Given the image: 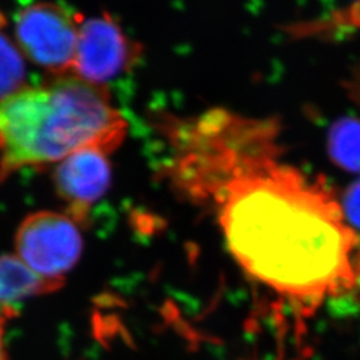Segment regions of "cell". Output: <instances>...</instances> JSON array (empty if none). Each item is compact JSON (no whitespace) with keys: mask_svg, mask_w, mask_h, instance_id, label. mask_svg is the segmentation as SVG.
<instances>
[{"mask_svg":"<svg viewBox=\"0 0 360 360\" xmlns=\"http://www.w3.org/2000/svg\"><path fill=\"white\" fill-rule=\"evenodd\" d=\"M6 18L0 13V102L25 90L27 71L20 49L3 31Z\"/></svg>","mask_w":360,"mask_h":360,"instance_id":"obj_9","label":"cell"},{"mask_svg":"<svg viewBox=\"0 0 360 360\" xmlns=\"http://www.w3.org/2000/svg\"><path fill=\"white\" fill-rule=\"evenodd\" d=\"M342 207L348 224L360 231V180L348 188Z\"/></svg>","mask_w":360,"mask_h":360,"instance_id":"obj_10","label":"cell"},{"mask_svg":"<svg viewBox=\"0 0 360 360\" xmlns=\"http://www.w3.org/2000/svg\"><path fill=\"white\" fill-rule=\"evenodd\" d=\"M142 47L119 26L110 13L82 19L72 75L96 86L131 70Z\"/></svg>","mask_w":360,"mask_h":360,"instance_id":"obj_5","label":"cell"},{"mask_svg":"<svg viewBox=\"0 0 360 360\" xmlns=\"http://www.w3.org/2000/svg\"><path fill=\"white\" fill-rule=\"evenodd\" d=\"M82 19L80 13L52 1L27 6L15 20L20 51L53 77L71 74Z\"/></svg>","mask_w":360,"mask_h":360,"instance_id":"obj_4","label":"cell"},{"mask_svg":"<svg viewBox=\"0 0 360 360\" xmlns=\"http://www.w3.org/2000/svg\"><path fill=\"white\" fill-rule=\"evenodd\" d=\"M3 150V139H1V135H0V153Z\"/></svg>","mask_w":360,"mask_h":360,"instance_id":"obj_12","label":"cell"},{"mask_svg":"<svg viewBox=\"0 0 360 360\" xmlns=\"http://www.w3.org/2000/svg\"><path fill=\"white\" fill-rule=\"evenodd\" d=\"M59 288L28 270L16 255L0 257V318L8 321L27 299Z\"/></svg>","mask_w":360,"mask_h":360,"instance_id":"obj_7","label":"cell"},{"mask_svg":"<svg viewBox=\"0 0 360 360\" xmlns=\"http://www.w3.org/2000/svg\"><path fill=\"white\" fill-rule=\"evenodd\" d=\"M6 319L0 318V360H7V352H6V345H4V324Z\"/></svg>","mask_w":360,"mask_h":360,"instance_id":"obj_11","label":"cell"},{"mask_svg":"<svg viewBox=\"0 0 360 360\" xmlns=\"http://www.w3.org/2000/svg\"><path fill=\"white\" fill-rule=\"evenodd\" d=\"M79 226L67 212H35L22 221L16 232V257L35 275L60 287L83 250Z\"/></svg>","mask_w":360,"mask_h":360,"instance_id":"obj_3","label":"cell"},{"mask_svg":"<svg viewBox=\"0 0 360 360\" xmlns=\"http://www.w3.org/2000/svg\"><path fill=\"white\" fill-rule=\"evenodd\" d=\"M327 151L336 166L360 172V119L338 120L328 132Z\"/></svg>","mask_w":360,"mask_h":360,"instance_id":"obj_8","label":"cell"},{"mask_svg":"<svg viewBox=\"0 0 360 360\" xmlns=\"http://www.w3.org/2000/svg\"><path fill=\"white\" fill-rule=\"evenodd\" d=\"M126 131L105 86L72 74L53 77L0 102V181L22 168L60 163L86 148L110 154Z\"/></svg>","mask_w":360,"mask_h":360,"instance_id":"obj_2","label":"cell"},{"mask_svg":"<svg viewBox=\"0 0 360 360\" xmlns=\"http://www.w3.org/2000/svg\"><path fill=\"white\" fill-rule=\"evenodd\" d=\"M278 136L274 120L210 111L178 126L168 176L215 208L252 281L314 309L359 283V235L327 186L282 162Z\"/></svg>","mask_w":360,"mask_h":360,"instance_id":"obj_1","label":"cell"},{"mask_svg":"<svg viewBox=\"0 0 360 360\" xmlns=\"http://www.w3.org/2000/svg\"><path fill=\"white\" fill-rule=\"evenodd\" d=\"M53 183L59 198L67 205V214L77 223L83 221L91 207L110 188L108 154L98 148H86L67 156L55 168Z\"/></svg>","mask_w":360,"mask_h":360,"instance_id":"obj_6","label":"cell"}]
</instances>
